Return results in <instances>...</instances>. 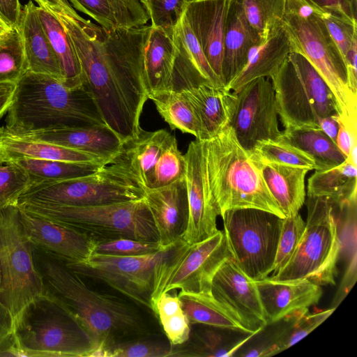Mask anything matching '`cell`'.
<instances>
[{
	"mask_svg": "<svg viewBox=\"0 0 357 357\" xmlns=\"http://www.w3.org/2000/svg\"><path fill=\"white\" fill-rule=\"evenodd\" d=\"M69 35L82 78L105 124L122 140L142 129L140 116L149 99L144 76V51L151 24L106 30L63 10H48Z\"/></svg>",
	"mask_w": 357,
	"mask_h": 357,
	"instance_id": "1",
	"label": "cell"
},
{
	"mask_svg": "<svg viewBox=\"0 0 357 357\" xmlns=\"http://www.w3.org/2000/svg\"><path fill=\"white\" fill-rule=\"evenodd\" d=\"M34 258L47 288L88 333L94 349L146 332L140 314L123 299L92 289L57 258L43 252Z\"/></svg>",
	"mask_w": 357,
	"mask_h": 357,
	"instance_id": "2",
	"label": "cell"
},
{
	"mask_svg": "<svg viewBox=\"0 0 357 357\" xmlns=\"http://www.w3.org/2000/svg\"><path fill=\"white\" fill-rule=\"evenodd\" d=\"M99 124L105 123L85 83L71 87L52 76L27 71L16 82L4 126L22 135Z\"/></svg>",
	"mask_w": 357,
	"mask_h": 357,
	"instance_id": "3",
	"label": "cell"
},
{
	"mask_svg": "<svg viewBox=\"0 0 357 357\" xmlns=\"http://www.w3.org/2000/svg\"><path fill=\"white\" fill-rule=\"evenodd\" d=\"M203 142L207 183L219 215L230 209L254 208L284 218L231 126Z\"/></svg>",
	"mask_w": 357,
	"mask_h": 357,
	"instance_id": "4",
	"label": "cell"
},
{
	"mask_svg": "<svg viewBox=\"0 0 357 357\" xmlns=\"http://www.w3.org/2000/svg\"><path fill=\"white\" fill-rule=\"evenodd\" d=\"M18 356L88 357L93 343L63 302L47 289L14 322Z\"/></svg>",
	"mask_w": 357,
	"mask_h": 357,
	"instance_id": "5",
	"label": "cell"
},
{
	"mask_svg": "<svg viewBox=\"0 0 357 357\" xmlns=\"http://www.w3.org/2000/svg\"><path fill=\"white\" fill-rule=\"evenodd\" d=\"M17 205L31 215L70 227L96 243L121 238L159 241L144 197L133 201L88 206L35 202Z\"/></svg>",
	"mask_w": 357,
	"mask_h": 357,
	"instance_id": "6",
	"label": "cell"
},
{
	"mask_svg": "<svg viewBox=\"0 0 357 357\" xmlns=\"http://www.w3.org/2000/svg\"><path fill=\"white\" fill-rule=\"evenodd\" d=\"M307 216L297 247L275 280L306 279L319 285L335 284L342 249L338 231L340 204L327 197H307Z\"/></svg>",
	"mask_w": 357,
	"mask_h": 357,
	"instance_id": "7",
	"label": "cell"
},
{
	"mask_svg": "<svg viewBox=\"0 0 357 357\" xmlns=\"http://www.w3.org/2000/svg\"><path fill=\"white\" fill-rule=\"evenodd\" d=\"M278 114L285 128H319L321 118L339 114L337 100L321 75L302 54L291 52L270 78Z\"/></svg>",
	"mask_w": 357,
	"mask_h": 357,
	"instance_id": "8",
	"label": "cell"
},
{
	"mask_svg": "<svg viewBox=\"0 0 357 357\" xmlns=\"http://www.w3.org/2000/svg\"><path fill=\"white\" fill-rule=\"evenodd\" d=\"M0 301L14 319L47 291L36 266L33 248L26 237L16 205L0 208Z\"/></svg>",
	"mask_w": 357,
	"mask_h": 357,
	"instance_id": "9",
	"label": "cell"
},
{
	"mask_svg": "<svg viewBox=\"0 0 357 357\" xmlns=\"http://www.w3.org/2000/svg\"><path fill=\"white\" fill-rule=\"evenodd\" d=\"M231 257L223 231L194 243L182 238L155 265L151 296L153 303L163 293L180 289L188 293H211L214 275Z\"/></svg>",
	"mask_w": 357,
	"mask_h": 357,
	"instance_id": "10",
	"label": "cell"
},
{
	"mask_svg": "<svg viewBox=\"0 0 357 357\" xmlns=\"http://www.w3.org/2000/svg\"><path fill=\"white\" fill-rule=\"evenodd\" d=\"M321 16L317 13L299 15L285 10L282 22L291 52L305 56L321 75L337 100L339 114L356 116L357 96L349 89L344 59Z\"/></svg>",
	"mask_w": 357,
	"mask_h": 357,
	"instance_id": "11",
	"label": "cell"
},
{
	"mask_svg": "<svg viewBox=\"0 0 357 357\" xmlns=\"http://www.w3.org/2000/svg\"><path fill=\"white\" fill-rule=\"evenodd\" d=\"M144 195L145 191L123 169L107 163L86 176L33 183L20 196L17 204L88 206L137 200Z\"/></svg>",
	"mask_w": 357,
	"mask_h": 357,
	"instance_id": "12",
	"label": "cell"
},
{
	"mask_svg": "<svg viewBox=\"0 0 357 357\" xmlns=\"http://www.w3.org/2000/svg\"><path fill=\"white\" fill-rule=\"evenodd\" d=\"M231 258L254 280L272 273L282 218L258 208L227 210L221 215Z\"/></svg>",
	"mask_w": 357,
	"mask_h": 357,
	"instance_id": "13",
	"label": "cell"
},
{
	"mask_svg": "<svg viewBox=\"0 0 357 357\" xmlns=\"http://www.w3.org/2000/svg\"><path fill=\"white\" fill-rule=\"evenodd\" d=\"M109 163L123 169L146 192L185 178V158L165 129L146 131L122 142Z\"/></svg>",
	"mask_w": 357,
	"mask_h": 357,
	"instance_id": "14",
	"label": "cell"
},
{
	"mask_svg": "<svg viewBox=\"0 0 357 357\" xmlns=\"http://www.w3.org/2000/svg\"><path fill=\"white\" fill-rule=\"evenodd\" d=\"M172 245L141 256L93 252L82 261L64 263L79 276L103 282L135 303L151 310L154 269Z\"/></svg>",
	"mask_w": 357,
	"mask_h": 357,
	"instance_id": "15",
	"label": "cell"
},
{
	"mask_svg": "<svg viewBox=\"0 0 357 357\" xmlns=\"http://www.w3.org/2000/svg\"><path fill=\"white\" fill-rule=\"evenodd\" d=\"M236 94V106L230 126L241 146L251 152L260 141L277 140L281 132L271 81L258 77Z\"/></svg>",
	"mask_w": 357,
	"mask_h": 357,
	"instance_id": "16",
	"label": "cell"
},
{
	"mask_svg": "<svg viewBox=\"0 0 357 357\" xmlns=\"http://www.w3.org/2000/svg\"><path fill=\"white\" fill-rule=\"evenodd\" d=\"M184 155L189 213L182 240L194 243L209 238L218 231L216 220L219 214L207 183L203 141H192Z\"/></svg>",
	"mask_w": 357,
	"mask_h": 357,
	"instance_id": "17",
	"label": "cell"
},
{
	"mask_svg": "<svg viewBox=\"0 0 357 357\" xmlns=\"http://www.w3.org/2000/svg\"><path fill=\"white\" fill-rule=\"evenodd\" d=\"M211 291L252 333L257 334L268 325L255 280L245 273L231 257L225 259L216 271Z\"/></svg>",
	"mask_w": 357,
	"mask_h": 357,
	"instance_id": "18",
	"label": "cell"
},
{
	"mask_svg": "<svg viewBox=\"0 0 357 357\" xmlns=\"http://www.w3.org/2000/svg\"><path fill=\"white\" fill-rule=\"evenodd\" d=\"M18 207L24 234L33 248L64 262L80 261L93 252L96 242L88 236L63 224L31 215Z\"/></svg>",
	"mask_w": 357,
	"mask_h": 357,
	"instance_id": "19",
	"label": "cell"
},
{
	"mask_svg": "<svg viewBox=\"0 0 357 357\" xmlns=\"http://www.w3.org/2000/svg\"><path fill=\"white\" fill-rule=\"evenodd\" d=\"M229 3V0H193L187 5L184 12L210 66L222 82L223 43Z\"/></svg>",
	"mask_w": 357,
	"mask_h": 357,
	"instance_id": "20",
	"label": "cell"
},
{
	"mask_svg": "<svg viewBox=\"0 0 357 357\" xmlns=\"http://www.w3.org/2000/svg\"><path fill=\"white\" fill-rule=\"evenodd\" d=\"M159 243L165 248L182 238L188 221V199L185 178L145 192Z\"/></svg>",
	"mask_w": 357,
	"mask_h": 357,
	"instance_id": "21",
	"label": "cell"
},
{
	"mask_svg": "<svg viewBox=\"0 0 357 357\" xmlns=\"http://www.w3.org/2000/svg\"><path fill=\"white\" fill-rule=\"evenodd\" d=\"M175 57L172 89L200 85L224 86L210 66L183 14L173 31Z\"/></svg>",
	"mask_w": 357,
	"mask_h": 357,
	"instance_id": "22",
	"label": "cell"
},
{
	"mask_svg": "<svg viewBox=\"0 0 357 357\" xmlns=\"http://www.w3.org/2000/svg\"><path fill=\"white\" fill-rule=\"evenodd\" d=\"M255 282L267 324L317 304L322 295L321 286L306 279L281 280L266 277Z\"/></svg>",
	"mask_w": 357,
	"mask_h": 357,
	"instance_id": "23",
	"label": "cell"
},
{
	"mask_svg": "<svg viewBox=\"0 0 357 357\" xmlns=\"http://www.w3.org/2000/svg\"><path fill=\"white\" fill-rule=\"evenodd\" d=\"M19 136L90 153L108 163L123 142L106 124L59 128Z\"/></svg>",
	"mask_w": 357,
	"mask_h": 357,
	"instance_id": "24",
	"label": "cell"
},
{
	"mask_svg": "<svg viewBox=\"0 0 357 357\" xmlns=\"http://www.w3.org/2000/svg\"><path fill=\"white\" fill-rule=\"evenodd\" d=\"M179 90L185 93L195 112L200 128L198 140H208L230 126L237 101L234 92L212 85Z\"/></svg>",
	"mask_w": 357,
	"mask_h": 357,
	"instance_id": "25",
	"label": "cell"
},
{
	"mask_svg": "<svg viewBox=\"0 0 357 357\" xmlns=\"http://www.w3.org/2000/svg\"><path fill=\"white\" fill-rule=\"evenodd\" d=\"M261 41L259 33L247 20L241 0H229L222 63L225 87L243 70L250 50Z\"/></svg>",
	"mask_w": 357,
	"mask_h": 357,
	"instance_id": "26",
	"label": "cell"
},
{
	"mask_svg": "<svg viewBox=\"0 0 357 357\" xmlns=\"http://www.w3.org/2000/svg\"><path fill=\"white\" fill-rule=\"evenodd\" d=\"M28 66V71L47 75L63 82L59 61L40 19L37 6L28 1L22 9L17 27Z\"/></svg>",
	"mask_w": 357,
	"mask_h": 357,
	"instance_id": "27",
	"label": "cell"
},
{
	"mask_svg": "<svg viewBox=\"0 0 357 357\" xmlns=\"http://www.w3.org/2000/svg\"><path fill=\"white\" fill-rule=\"evenodd\" d=\"M291 52L290 40L282 22L276 25L259 45L250 50L244 68L225 88L236 93L255 79H270Z\"/></svg>",
	"mask_w": 357,
	"mask_h": 357,
	"instance_id": "28",
	"label": "cell"
},
{
	"mask_svg": "<svg viewBox=\"0 0 357 357\" xmlns=\"http://www.w3.org/2000/svg\"><path fill=\"white\" fill-rule=\"evenodd\" d=\"M284 217L298 213L305 201L308 169L260 161L250 155Z\"/></svg>",
	"mask_w": 357,
	"mask_h": 357,
	"instance_id": "29",
	"label": "cell"
},
{
	"mask_svg": "<svg viewBox=\"0 0 357 357\" xmlns=\"http://www.w3.org/2000/svg\"><path fill=\"white\" fill-rule=\"evenodd\" d=\"M19 159L97 162L106 160L94 155L51 143L17 135L5 126L0 128V162Z\"/></svg>",
	"mask_w": 357,
	"mask_h": 357,
	"instance_id": "30",
	"label": "cell"
},
{
	"mask_svg": "<svg viewBox=\"0 0 357 357\" xmlns=\"http://www.w3.org/2000/svg\"><path fill=\"white\" fill-rule=\"evenodd\" d=\"M175 57L173 33L151 26L144 51V76L149 96L172 90Z\"/></svg>",
	"mask_w": 357,
	"mask_h": 357,
	"instance_id": "31",
	"label": "cell"
},
{
	"mask_svg": "<svg viewBox=\"0 0 357 357\" xmlns=\"http://www.w3.org/2000/svg\"><path fill=\"white\" fill-rule=\"evenodd\" d=\"M72 7L94 20L106 30L146 24L148 13L139 0H68Z\"/></svg>",
	"mask_w": 357,
	"mask_h": 357,
	"instance_id": "32",
	"label": "cell"
},
{
	"mask_svg": "<svg viewBox=\"0 0 357 357\" xmlns=\"http://www.w3.org/2000/svg\"><path fill=\"white\" fill-rule=\"evenodd\" d=\"M178 297L190 324H202L255 334L231 310L216 300L211 293L180 291Z\"/></svg>",
	"mask_w": 357,
	"mask_h": 357,
	"instance_id": "33",
	"label": "cell"
},
{
	"mask_svg": "<svg viewBox=\"0 0 357 357\" xmlns=\"http://www.w3.org/2000/svg\"><path fill=\"white\" fill-rule=\"evenodd\" d=\"M307 195L327 197L340 205L356 202V167L346 160L333 167L315 169L308 178Z\"/></svg>",
	"mask_w": 357,
	"mask_h": 357,
	"instance_id": "34",
	"label": "cell"
},
{
	"mask_svg": "<svg viewBox=\"0 0 357 357\" xmlns=\"http://www.w3.org/2000/svg\"><path fill=\"white\" fill-rule=\"evenodd\" d=\"M277 140L289 144L312 156L317 164V169L337 166L347 159L336 142L319 128H285Z\"/></svg>",
	"mask_w": 357,
	"mask_h": 357,
	"instance_id": "35",
	"label": "cell"
},
{
	"mask_svg": "<svg viewBox=\"0 0 357 357\" xmlns=\"http://www.w3.org/2000/svg\"><path fill=\"white\" fill-rule=\"evenodd\" d=\"M44 29L58 57L61 68L63 83L77 86L84 82L79 61L73 42L59 20L48 10L37 6Z\"/></svg>",
	"mask_w": 357,
	"mask_h": 357,
	"instance_id": "36",
	"label": "cell"
},
{
	"mask_svg": "<svg viewBox=\"0 0 357 357\" xmlns=\"http://www.w3.org/2000/svg\"><path fill=\"white\" fill-rule=\"evenodd\" d=\"M158 113L172 130H179L199 139V124L194 109L181 90H169L149 96Z\"/></svg>",
	"mask_w": 357,
	"mask_h": 357,
	"instance_id": "37",
	"label": "cell"
},
{
	"mask_svg": "<svg viewBox=\"0 0 357 357\" xmlns=\"http://www.w3.org/2000/svg\"><path fill=\"white\" fill-rule=\"evenodd\" d=\"M15 162L29 173L32 184L61 181L86 176L107 164L104 162H77L35 159H19Z\"/></svg>",
	"mask_w": 357,
	"mask_h": 357,
	"instance_id": "38",
	"label": "cell"
},
{
	"mask_svg": "<svg viewBox=\"0 0 357 357\" xmlns=\"http://www.w3.org/2000/svg\"><path fill=\"white\" fill-rule=\"evenodd\" d=\"M195 335L188 348H183V356H232L245 342L255 334L230 335L233 330L208 326Z\"/></svg>",
	"mask_w": 357,
	"mask_h": 357,
	"instance_id": "39",
	"label": "cell"
},
{
	"mask_svg": "<svg viewBox=\"0 0 357 357\" xmlns=\"http://www.w3.org/2000/svg\"><path fill=\"white\" fill-rule=\"evenodd\" d=\"M169 343L185 344L190 336V324L184 313L178 295L170 291L162 294L151 305Z\"/></svg>",
	"mask_w": 357,
	"mask_h": 357,
	"instance_id": "40",
	"label": "cell"
},
{
	"mask_svg": "<svg viewBox=\"0 0 357 357\" xmlns=\"http://www.w3.org/2000/svg\"><path fill=\"white\" fill-rule=\"evenodd\" d=\"M335 310L309 313L308 308H302L289 314L283 319L287 322L284 328L269 344L271 356L277 354L297 343L323 323Z\"/></svg>",
	"mask_w": 357,
	"mask_h": 357,
	"instance_id": "41",
	"label": "cell"
},
{
	"mask_svg": "<svg viewBox=\"0 0 357 357\" xmlns=\"http://www.w3.org/2000/svg\"><path fill=\"white\" fill-rule=\"evenodd\" d=\"M249 154L264 162L291 167H305L309 170L318 168L315 160L298 148L280 140L259 142Z\"/></svg>",
	"mask_w": 357,
	"mask_h": 357,
	"instance_id": "42",
	"label": "cell"
},
{
	"mask_svg": "<svg viewBox=\"0 0 357 357\" xmlns=\"http://www.w3.org/2000/svg\"><path fill=\"white\" fill-rule=\"evenodd\" d=\"M27 71L20 32L13 28L0 40V82L16 83Z\"/></svg>",
	"mask_w": 357,
	"mask_h": 357,
	"instance_id": "43",
	"label": "cell"
},
{
	"mask_svg": "<svg viewBox=\"0 0 357 357\" xmlns=\"http://www.w3.org/2000/svg\"><path fill=\"white\" fill-rule=\"evenodd\" d=\"M287 0H241L250 25L263 40L270 31L282 22Z\"/></svg>",
	"mask_w": 357,
	"mask_h": 357,
	"instance_id": "44",
	"label": "cell"
},
{
	"mask_svg": "<svg viewBox=\"0 0 357 357\" xmlns=\"http://www.w3.org/2000/svg\"><path fill=\"white\" fill-rule=\"evenodd\" d=\"M106 349L108 357L183 356V348L153 340H125Z\"/></svg>",
	"mask_w": 357,
	"mask_h": 357,
	"instance_id": "45",
	"label": "cell"
},
{
	"mask_svg": "<svg viewBox=\"0 0 357 357\" xmlns=\"http://www.w3.org/2000/svg\"><path fill=\"white\" fill-rule=\"evenodd\" d=\"M32 184L26 169L15 161L0 162V208L17 204Z\"/></svg>",
	"mask_w": 357,
	"mask_h": 357,
	"instance_id": "46",
	"label": "cell"
},
{
	"mask_svg": "<svg viewBox=\"0 0 357 357\" xmlns=\"http://www.w3.org/2000/svg\"><path fill=\"white\" fill-rule=\"evenodd\" d=\"M305 225V222L299 213L282 218L272 269L273 275L282 268L293 255L303 232Z\"/></svg>",
	"mask_w": 357,
	"mask_h": 357,
	"instance_id": "47",
	"label": "cell"
},
{
	"mask_svg": "<svg viewBox=\"0 0 357 357\" xmlns=\"http://www.w3.org/2000/svg\"><path fill=\"white\" fill-rule=\"evenodd\" d=\"M193 0H141L146 8L151 25L173 33L184 14L187 5Z\"/></svg>",
	"mask_w": 357,
	"mask_h": 357,
	"instance_id": "48",
	"label": "cell"
},
{
	"mask_svg": "<svg viewBox=\"0 0 357 357\" xmlns=\"http://www.w3.org/2000/svg\"><path fill=\"white\" fill-rule=\"evenodd\" d=\"M165 248L162 247L159 241L121 238L97 242L93 252L116 256H141L154 253Z\"/></svg>",
	"mask_w": 357,
	"mask_h": 357,
	"instance_id": "49",
	"label": "cell"
},
{
	"mask_svg": "<svg viewBox=\"0 0 357 357\" xmlns=\"http://www.w3.org/2000/svg\"><path fill=\"white\" fill-rule=\"evenodd\" d=\"M321 17L344 59L353 40L357 37V22L330 14H324Z\"/></svg>",
	"mask_w": 357,
	"mask_h": 357,
	"instance_id": "50",
	"label": "cell"
},
{
	"mask_svg": "<svg viewBox=\"0 0 357 357\" xmlns=\"http://www.w3.org/2000/svg\"><path fill=\"white\" fill-rule=\"evenodd\" d=\"M321 15L330 14L356 21L357 0H303Z\"/></svg>",
	"mask_w": 357,
	"mask_h": 357,
	"instance_id": "51",
	"label": "cell"
},
{
	"mask_svg": "<svg viewBox=\"0 0 357 357\" xmlns=\"http://www.w3.org/2000/svg\"><path fill=\"white\" fill-rule=\"evenodd\" d=\"M357 37L354 38L345 57L349 89L351 93L357 96Z\"/></svg>",
	"mask_w": 357,
	"mask_h": 357,
	"instance_id": "52",
	"label": "cell"
},
{
	"mask_svg": "<svg viewBox=\"0 0 357 357\" xmlns=\"http://www.w3.org/2000/svg\"><path fill=\"white\" fill-rule=\"evenodd\" d=\"M22 13L19 0H0V15L13 28H17Z\"/></svg>",
	"mask_w": 357,
	"mask_h": 357,
	"instance_id": "53",
	"label": "cell"
},
{
	"mask_svg": "<svg viewBox=\"0 0 357 357\" xmlns=\"http://www.w3.org/2000/svg\"><path fill=\"white\" fill-rule=\"evenodd\" d=\"M14 319L9 309L0 301V341L11 335Z\"/></svg>",
	"mask_w": 357,
	"mask_h": 357,
	"instance_id": "54",
	"label": "cell"
},
{
	"mask_svg": "<svg viewBox=\"0 0 357 357\" xmlns=\"http://www.w3.org/2000/svg\"><path fill=\"white\" fill-rule=\"evenodd\" d=\"M16 83L0 82V119L8 112L15 90Z\"/></svg>",
	"mask_w": 357,
	"mask_h": 357,
	"instance_id": "55",
	"label": "cell"
},
{
	"mask_svg": "<svg viewBox=\"0 0 357 357\" xmlns=\"http://www.w3.org/2000/svg\"><path fill=\"white\" fill-rule=\"evenodd\" d=\"M39 6L47 10L61 9L63 10L68 15L79 19L82 17L72 7L68 0H33Z\"/></svg>",
	"mask_w": 357,
	"mask_h": 357,
	"instance_id": "56",
	"label": "cell"
},
{
	"mask_svg": "<svg viewBox=\"0 0 357 357\" xmlns=\"http://www.w3.org/2000/svg\"><path fill=\"white\" fill-rule=\"evenodd\" d=\"M337 119L338 114L321 118L319 121L321 130L335 142L339 128Z\"/></svg>",
	"mask_w": 357,
	"mask_h": 357,
	"instance_id": "57",
	"label": "cell"
},
{
	"mask_svg": "<svg viewBox=\"0 0 357 357\" xmlns=\"http://www.w3.org/2000/svg\"><path fill=\"white\" fill-rule=\"evenodd\" d=\"M12 29L13 27L0 15V40Z\"/></svg>",
	"mask_w": 357,
	"mask_h": 357,
	"instance_id": "58",
	"label": "cell"
},
{
	"mask_svg": "<svg viewBox=\"0 0 357 357\" xmlns=\"http://www.w3.org/2000/svg\"><path fill=\"white\" fill-rule=\"evenodd\" d=\"M1 265H0V289H1Z\"/></svg>",
	"mask_w": 357,
	"mask_h": 357,
	"instance_id": "59",
	"label": "cell"
},
{
	"mask_svg": "<svg viewBox=\"0 0 357 357\" xmlns=\"http://www.w3.org/2000/svg\"><path fill=\"white\" fill-rule=\"evenodd\" d=\"M139 1H141V0H139Z\"/></svg>",
	"mask_w": 357,
	"mask_h": 357,
	"instance_id": "60",
	"label": "cell"
}]
</instances>
